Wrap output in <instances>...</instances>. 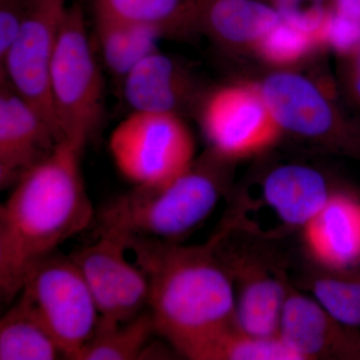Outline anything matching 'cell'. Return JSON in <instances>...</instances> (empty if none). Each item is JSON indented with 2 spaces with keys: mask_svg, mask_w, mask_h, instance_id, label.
I'll return each mask as SVG.
<instances>
[{
  "mask_svg": "<svg viewBox=\"0 0 360 360\" xmlns=\"http://www.w3.org/2000/svg\"><path fill=\"white\" fill-rule=\"evenodd\" d=\"M82 146L61 141L11 187L0 206V295L18 297L33 266L94 219L82 172Z\"/></svg>",
  "mask_w": 360,
  "mask_h": 360,
  "instance_id": "cell-1",
  "label": "cell"
},
{
  "mask_svg": "<svg viewBox=\"0 0 360 360\" xmlns=\"http://www.w3.org/2000/svg\"><path fill=\"white\" fill-rule=\"evenodd\" d=\"M148 277L156 335L180 356L236 322V286L217 239L200 245L123 238Z\"/></svg>",
  "mask_w": 360,
  "mask_h": 360,
  "instance_id": "cell-2",
  "label": "cell"
},
{
  "mask_svg": "<svg viewBox=\"0 0 360 360\" xmlns=\"http://www.w3.org/2000/svg\"><path fill=\"white\" fill-rule=\"evenodd\" d=\"M222 160L210 151L179 176L134 186L98 214L97 231L122 238L179 243L212 214L226 188Z\"/></svg>",
  "mask_w": 360,
  "mask_h": 360,
  "instance_id": "cell-3",
  "label": "cell"
},
{
  "mask_svg": "<svg viewBox=\"0 0 360 360\" xmlns=\"http://www.w3.org/2000/svg\"><path fill=\"white\" fill-rule=\"evenodd\" d=\"M79 0L66 9L52 59L51 99L61 141L84 148L105 112L104 79Z\"/></svg>",
  "mask_w": 360,
  "mask_h": 360,
  "instance_id": "cell-4",
  "label": "cell"
},
{
  "mask_svg": "<svg viewBox=\"0 0 360 360\" xmlns=\"http://www.w3.org/2000/svg\"><path fill=\"white\" fill-rule=\"evenodd\" d=\"M328 182L314 168L286 165L264 177L257 195L236 198L221 226L266 239L302 231L330 198Z\"/></svg>",
  "mask_w": 360,
  "mask_h": 360,
  "instance_id": "cell-5",
  "label": "cell"
},
{
  "mask_svg": "<svg viewBox=\"0 0 360 360\" xmlns=\"http://www.w3.org/2000/svg\"><path fill=\"white\" fill-rule=\"evenodd\" d=\"M49 329L65 359L77 360L101 315L72 257L53 253L32 267L18 296Z\"/></svg>",
  "mask_w": 360,
  "mask_h": 360,
  "instance_id": "cell-6",
  "label": "cell"
},
{
  "mask_svg": "<svg viewBox=\"0 0 360 360\" xmlns=\"http://www.w3.org/2000/svg\"><path fill=\"white\" fill-rule=\"evenodd\" d=\"M111 158L134 186L170 181L193 165L195 146L182 116L131 111L111 132Z\"/></svg>",
  "mask_w": 360,
  "mask_h": 360,
  "instance_id": "cell-7",
  "label": "cell"
},
{
  "mask_svg": "<svg viewBox=\"0 0 360 360\" xmlns=\"http://www.w3.org/2000/svg\"><path fill=\"white\" fill-rule=\"evenodd\" d=\"M198 115L210 151L226 161L262 153L283 132L259 84L224 85L212 90L201 99Z\"/></svg>",
  "mask_w": 360,
  "mask_h": 360,
  "instance_id": "cell-8",
  "label": "cell"
},
{
  "mask_svg": "<svg viewBox=\"0 0 360 360\" xmlns=\"http://www.w3.org/2000/svg\"><path fill=\"white\" fill-rule=\"evenodd\" d=\"M68 6V0H32L20 32L6 53L0 56V75L39 111L60 141L52 110L49 79Z\"/></svg>",
  "mask_w": 360,
  "mask_h": 360,
  "instance_id": "cell-9",
  "label": "cell"
},
{
  "mask_svg": "<svg viewBox=\"0 0 360 360\" xmlns=\"http://www.w3.org/2000/svg\"><path fill=\"white\" fill-rule=\"evenodd\" d=\"M97 233L96 241L70 257L94 295L101 315L99 323H123L148 309V277L127 257L129 250L124 239L113 232Z\"/></svg>",
  "mask_w": 360,
  "mask_h": 360,
  "instance_id": "cell-10",
  "label": "cell"
},
{
  "mask_svg": "<svg viewBox=\"0 0 360 360\" xmlns=\"http://www.w3.org/2000/svg\"><path fill=\"white\" fill-rule=\"evenodd\" d=\"M217 246L233 276L238 328L251 335L278 336L290 286L283 270L252 253L229 250L219 236Z\"/></svg>",
  "mask_w": 360,
  "mask_h": 360,
  "instance_id": "cell-11",
  "label": "cell"
},
{
  "mask_svg": "<svg viewBox=\"0 0 360 360\" xmlns=\"http://www.w3.org/2000/svg\"><path fill=\"white\" fill-rule=\"evenodd\" d=\"M60 142L39 111L0 75V188H11Z\"/></svg>",
  "mask_w": 360,
  "mask_h": 360,
  "instance_id": "cell-12",
  "label": "cell"
},
{
  "mask_svg": "<svg viewBox=\"0 0 360 360\" xmlns=\"http://www.w3.org/2000/svg\"><path fill=\"white\" fill-rule=\"evenodd\" d=\"M278 336L302 360H359L360 330L335 319L314 297L290 286Z\"/></svg>",
  "mask_w": 360,
  "mask_h": 360,
  "instance_id": "cell-13",
  "label": "cell"
},
{
  "mask_svg": "<svg viewBox=\"0 0 360 360\" xmlns=\"http://www.w3.org/2000/svg\"><path fill=\"white\" fill-rule=\"evenodd\" d=\"M265 103L281 130L315 141L345 142L335 108L307 78L277 72L259 84Z\"/></svg>",
  "mask_w": 360,
  "mask_h": 360,
  "instance_id": "cell-14",
  "label": "cell"
},
{
  "mask_svg": "<svg viewBox=\"0 0 360 360\" xmlns=\"http://www.w3.org/2000/svg\"><path fill=\"white\" fill-rule=\"evenodd\" d=\"M120 84L131 111L182 116L198 108L203 97L188 68L160 49L141 59Z\"/></svg>",
  "mask_w": 360,
  "mask_h": 360,
  "instance_id": "cell-15",
  "label": "cell"
},
{
  "mask_svg": "<svg viewBox=\"0 0 360 360\" xmlns=\"http://www.w3.org/2000/svg\"><path fill=\"white\" fill-rule=\"evenodd\" d=\"M281 21L274 6L258 0H187V32H202L225 49L255 47Z\"/></svg>",
  "mask_w": 360,
  "mask_h": 360,
  "instance_id": "cell-16",
  "label": "cell"
},
{
  "mask_svg": "<svg viewBox=\"0 0 360 360\" xmlns=\"http://www.w3.org/2000/svg\"><path fill=\"white\" fill-rule=\"evenodd\" d=\"M310 257L323 269L360 266V198L333 193L326 205L302 229Z\"/></svg>",
  "mask_w": 360,
  "mask_h": 360,
  "instance_id": "cell-17",
  "label": "cell"
},
{
  "mask_svg": "<svg viewBox=\"0 0 360 360\" xmlns=\"http://www.w3.org/2000/svg\"><path fill=\"white\" fill-rule=\"evenodd\" d=\"M94 46L104 68L118 84L141 59L158 49L167 34L155 26L94 21Z\"/></svg>",
  "mask_w": 360,
  "mask_h": 360,
  "instance_id": "cell-18",
  "label": "cell"
},
{
  "mask_svg": "<svg viewBox=\"0 0 360 360\" xmlns=\"http://www.w3.org/2000/svg\"><path fill=\"white\" fill-rule=\"evenodd\" d=\"M65 359L53 336L27 303L18 298L0 321V360Z\"/></svg>",
  "mask_w": 360,
  "mask_h": 360,
  "instance_id": "cell-19",
  "label": "cell"
},
{
  "mask_svg": "<svg viewBox=\"0 0 360 360\" xmlns=\"http://www.w3.org/2000/svg\"><path fill=\"white\" fill-rule=\"evenodd\" d=\"M187 0H89L94 21L155 26L168 37L186 33Z\"/></svg>",
  "mask_w": 360,
  "mask_h": 360,
  "instance_id": "cell-20",
  "label": "cell"
},
{
  "mask_svg": "<svg viewBox=\"0 0 360 360\" xmlns=\"http://www.w3.org/2000/svg\"><path fill=\"white\" fill-rule=\"evenodd\" d=\"M156 333L148 309L120 324L99 323L77 360H134L148 359L151 336Z\"/></svg>",
  "mask_w": 360,
  "mask_h": 360,
  "instance_id": "cell-21",
  "label": "cell"
},
{
  "mask_svg": "<svg viewBox=\"0 0 360 360\" xmlns=\"http://www.w3.org/2000/svg\"><path fill=\"white\" fill-rule=\"evenodd\" d=\"M193 360H302L279 336H259L234 323L194 349Z\"/></svg>",
  "mask_w": 360,
  "mask_h": 360,
  "instance_id": "cell-22",
  "label": "cell"
},
{
  "mask_svg": "<svg viewBox=\"0 0 360 360\" xmlns=\"http://www.w3.org/2000/svg\"><path fill=\"white\" fill-rule=\"evenodd\" d=\"M307 286L312 297L335 319L360 330V272L323 269L310 277Z\"/></svg>",
  "mask_w": 360,
  "mask_h": 360,
  "instance_id": "cell-23",
  "label": "cell"
},
{
  "mask_svg": "<svg viewBox=\"0 0 360 360\" xmlns=\"http://www.w3.org/2000/svg\"><path fill=\"white\" fill-rule=\"evenodd\" d=\"M319 45L311 33L281 20L255 45L260 58L270 65L285 66L302 60Z\"/></svg>",
  "mask_w": 360,
  "mask_h": 360,
  "instance_id": "cell-24",
  "label": "cell"
},
{
  "mask_svg": "<svg viewBox=\"0 0 360 360\" xmlns=\"http://www.w3.org/2000/svg\"><path fill=\"white\" fill-rule=\"evenodd\" d=\"M333 0H274V7L281 20L303 32L311 33L317 40L333 13Z\"/></svg>",
  "mask_w": 360,
  "mask_h": 360,
  "instance_id": "cell-25",
  "label": "cell"
},
{
  "mask_svg": "<svg viewBox=\"0 0 360 360\" xmlns=\"http://www.w3.org/2000/svg\"><path fill=\"white\" fill-rule=\"evenodd\" d=\"M319 40L321 45L352 58L360 49V23L333 11L319 32Z\"/></svg>",
  "mask_w": 360,
  "mask_h": 360,
  "instance_id": "cell-26",
  "label": "cell"
},
{
  "mask_svg": "<svg viewBox=\"0 0 360 360\" xmlns=\"http://www.w3.org/2000/svg\"><path fill=\"white\" fill-rule=\"evenodd\" d=\"M32 4V0H0V56L13 44Z\"/></svg>",
  "mask_w": 360,
  "mask_h": 360,
  "instance_id": "cell-27",
  "label": "cell"
},
{
  "mask_svg": "<svg viewBox=\"0 0 360 360\" xmlns=\"http://www.w3.org/2000/svg\"><path fill=\"white\" fill-rule=\"evenodd\" d=\"M333 11L360 23V0H333Z\"/></svg>",
  "mask_w": 360,
  "mask_h": 360,
  "instance_id": "cell-28",
  "label": "cell"
},
{
  "mask_svg": "<svg viewBox=\"0 0 360 360\" xmlns=\"http://www.w3.org/2000/svg\"><path fill=\"white\" fill-rule=\"evenodd\" d=\"M348 84L352 96L360 104V49L352 58V65L348 72Z\"/></svg>",
  "mask_w": 360,
  "mask_h": 360,
  "instance_id": "cell-29",
  "label": "cell"
}]
</instances>
